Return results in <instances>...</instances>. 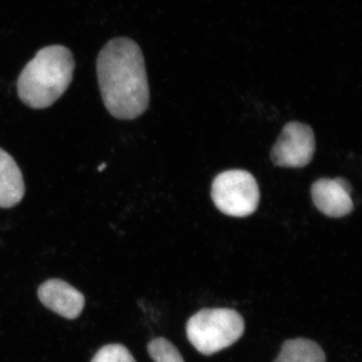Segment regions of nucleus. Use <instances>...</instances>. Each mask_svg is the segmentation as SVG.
Returning <instances> with one entry per match:
<instances>
[{
	"label": "nucleus",
	"instance_id": "obj_1",
	"mask_svg": "<svg viewBox=\"0 0 362 362\" xmlns=\"http://www.w3.org/2000/svg\"><path fill=\"white\" fill-rule=\"evenodd\" d=\"M97 76L105 107L112 116L133 120L148 108L144 57L134 40L116 37L105 45L98 56Z\"/></svg>",
	"mask_w": 362,
	"mask_h": 362
},
{
	"label": "nucleus",
	"instance_id": "obj_2",
	"mask_svg": "<svg viewBox=\"0 0 362 362\" xmlns=\"http://www.w3.org/2000/svg\"><path fill=\"white\" fill-rule=\"evenodd\" d=\"M75 59L68 47L54 45L40 49L18 77V97L33 109H45L65 94L73 81Z\"/></svg>",
	"mask_w": 362,
	"mask_h": 362
},
{
	"label": "nucleus",
	"instance_id": "obj_3",
	"mask_svg": "<svg viewBox=\"0 0 362 362\" xmlns=\"http://www.w3.org/2000/svg\"><path fill=\"white\" fill-rule=\"evenodd\" d=\"M244 331V318L228 308L202 309L187 323L188 340L204 356L228 349L243 337Z\"/></svg>",
	"mask_w": 362,
	"mask_h": 362
},
{
	"label": "nucleus",
	"instance_id": "obj_4",
	"mask_svg": "<svg viewBox=\"0 0 362 362\" xmlns=\"http://www.w3.org/2000/svg\"><path fill=\"white\" fill-rule=\"evenodd\" d=\"M211 199L218 211L226 216L246 218L258 209L259 185L246 170L225 171L213 181Z\"/></svg>",
	"mask_w": 362,
	"mask_h": 362
},
{
	"label": "nucleus",
	"instance_id": "obj_5",
	"mask_svg": "<svg viewBox=\"0 0 362 362\" xmlns=\"http://www.w3.org/2000/svg\"><path fill=\"white\" fill-rule=\"evenodd\" d=\"M315 144V135L310 126L301 122L286 124L272 148V161L281 168H305L313 159Z\"/></svg>",
	"mask_w": 362,
	"mask_h": 362
},
{
	"label": "nucleus",
	"instance_id": "obj_6",
	"mask_svg": "<svg viewBox=\"0 0 362 362\" xmlns=\"http://www.w3.org/2000/svg\"><path fill=\"white\" fill-rule=\"evenodd\" d=\"M311 195L317 209L329 218H343L354 211L351 187L341 177L315 181L311 187Z\"/></svg>",
	"mask_w": 362,
	"mask_h": 362
},
{
	"label": "nucleus",
	"instance_id": "obj_7",
	"mask_svg": "<svg viewBox=\"0 0 362 362\" xmlns=\"http://www.w3.org/2000/svg\"><path fill=\"white\" fill-rule=\"evenodd\" d=\"M37 295L47 309L69 320L77 319L85 307L84 295L59 279L45 281L40 286Z\"/></svg>",
	"mask_w": 362,
	"mask_h": 362
},
{
	"label": "nucleus",
	"instance_id": "obj_8",
	"mask_svg": "<svg viewBox=\"0 0 362 362\" xmlns=\"http://www.w3.org/2000/svg\"><path fill=\"white\" fill-rule=\"evenodd\" d=\"M23 173L13 157L0 148V207L18 206L25 197Z\"/></svg>",
	"mask_w": 362,
	"mask_h": 362
},
{
	"label": "nucleus",
	"instance_id": "obj_9",
	"mask_svg": "<svg viewBox=\"0 0 362 362\" xmlns=\"http://www.w3.org/2000/svg\"><path fill=\"white\" fill-rule=\"evenodd\" d=\"M274 362H326V356L318 343L296 338L284 342Z\"/></svg>",
	"mask_w": 362,
	"mask_h": 362
},
{
	"label": "nucleus",
	"instance_id": "obj_10",
	"mask_svg": "<svg viewBox=\"0 0 362 362\" xmlns=\"http://www.w3.org/2000/svg\"><path fill=\"white\" fill-rule=\"evenodd\" d=\"M147 351L154 362H185L175 344L163 337L152 339L147 344Z\"/></svg>",
	"mask_w": 362,
	"mask_h": 362
},
{
	"label": "nucleus",
	"instance_id": "obj_11",
	"mask_svg": "<svg viewBox=\"0 0 362 362\" xmlns=\"http://www.w3.org/2000/svg\"><path fill=\"white\" fill-rule=\"evenodd\" d=\"M90 362H136L129 350L122 344L105 345L93 357Z\"/></svg>",
	"mask_w": 362,
	"mask_h": 362
},
{
	"label": "nucleus",
	"instance_id": "obj_12",
	"mask_svg": "<svg viewBox=\"0 0 362 362\" xmlns=\"http://www.w3.org/2000/svg\"><path fill=\"white\" fill-rule=\"evenodd\" d=\"M104 168H106V164L103 163L101 166H100L99 168H98V170L102 171L104 170Z\"/></svg>",
	"mask_w": 362,
	"mask_h": 362
}]
</instances>
